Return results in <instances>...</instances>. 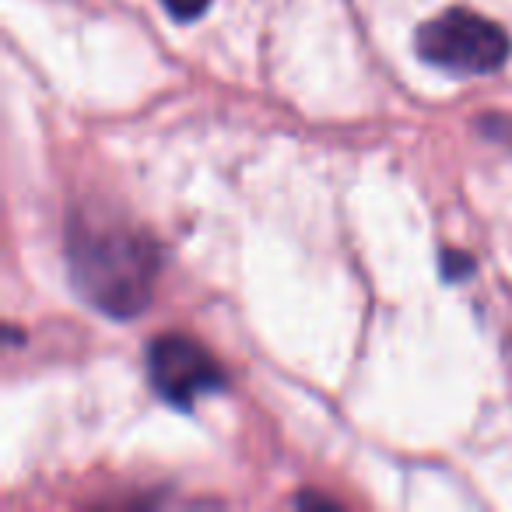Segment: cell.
<instances>
[{"mask_svg": "<svg viewBox=\"0 0 512 512\" xmlns=\"http://www.w3.org/2000/svg\"><path fill=\"white\" fill-rule=\"evenodd\" d=\"M162 8L176 22H193V18H200L211 8V0H162Z\"/></svg>", "mask_w": 512, "mask_h": 512, "instance_id": "4", "label": "cell"}, {"mask_svg": "<svg viewBox=\"0 0 512 512\" xmlns=\"http://www.w3.org/2000/svg\"><path fill=\"white\" fill-rule=\"evenodd\" d=\"M67 267L81 299L113 320L144 313L155 292L158 249L123 228L74 225L67 235Z\"/></svg>", "mask_w": 512, "mask_h": 512, "instance_id": "1", "label": "cell"}, {"mask_svg": "<svg viewBox=\"0 0 512 512\" xmlns=\"http://www.w3.org/2000/svg\"><path fill=\"white\" fill-rule=\"evenodd\" d=\"M414 50H418V57L425 64L470 78V74L498 71L509 60L512 39L491 18L463 8H449L442 15H435L432 22L421 25Z\"/></svg>", "mask_w": 512, "mask_h": 512, "instance_id": "2", "label": "cell"}, {"mask_svg": "<svg viewBox=\"0 0 512 512\" xmlns=\"http://www.w3.org/2000/svg\"><path fill=\"white\" fill-rule=\"evenodd\" d=\"M148 379L165 404L190 411L200 397L225 386V372L200 341L183 334L155 337L148 348Z\"/></svg>", "mask_w": 512, "mask_h": 512, "instance_id": "3", "label": "cell"}]
</instances>
